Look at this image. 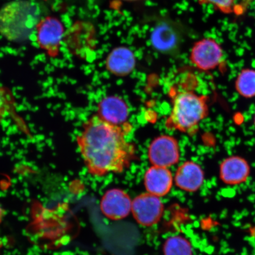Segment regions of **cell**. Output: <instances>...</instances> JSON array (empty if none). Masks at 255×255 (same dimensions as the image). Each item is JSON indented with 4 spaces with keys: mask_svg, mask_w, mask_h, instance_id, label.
<instances>
[{
    "mask_svg": "<svg viewBox=\"0 0 255 255\" xmlns=\"http://www.w3.org/2000/svg\"><path fill=\"white\" fill-rule=\"evenodd\" d=\"M70 52L80 58H87L95 47V30L94 25L87 21H78L65 31L64 37Z\"/></svg>",
    "mask_w": 255,
    "mask_h": 255,
    "instance_id": "4",
    "label": "cell"
},
{
    "mask_svg": "<svg viewBox=\"0 0 255 255\" xmlns=\"http://www.w3.org/2000/svg\"><path fill=\"white\" fill-rule=\"evenodd\" d=\"M173 108L165 121L169 130H177L193 135L199 128L201 121L208 116L207 98L189 91L172 90Z\"/></svg>",
    "mask_w": 255,
    "mask_h": 255,
    "instance_id": "3",
    "label": "cell"
},
{
    "mask_svg": "<svg viewBox=\"0 0 255 255\" xmlns=\"http://www.w3.org/2000/svg\"><path fill=\"white\" fill-rule=\"evenodd\" d=\"M205 180V174L199 164L193 161H186L178 168L175 175V182L181 190L194 192L198 190Z\"/></svg>",
    "mask_w": 255,
    "mask_h": 255,
    "instance_id": "14",
    "label": "cell"
},
{
    "mask_svg": "<svg viewBox=\"0 0 255 255\" xmlns=\"http://www.w3.org/2000/svg\"><path fill=\"white\" fill-rule=\"evenodd\" d=\"M207 4H211L218 10L225 14L234 12L236 0H203Z\"/></svg>",
    "mask_w": 255,
    "mask_h": 255,
    "instance_id": "19",
    "label": "cell"
},
{
    "mask_svg": "<svg viewBox=\"0 0 255 255\" xmlns=\"http://www.w3.org/2000/svg\"><path fill=\"white\" fill-rule=\"evenodd\" d=\"M223 50L215 40L206 38L194 44L191 50L190 59L194 66L202 71L214 69L222 61Z\"/></svg>",
    "mask_w": 255,
    "mask_h": 255,
    "instance_id": "8",
    "label": "cell"
},
{
    "mask_svg": "<svg viewBox=\"0 0 255 255\" xmlns=\"http://www.w3.org/2000/svg\"><path fill=\"white\" fill-rule=\"evenodd\" d=\"M164 255H193L190 242L181 236L168 238L163 247Z\"/></svg>",
    "mask_w": 255,
    "mask_h": 255,
    "instance_id": "17",
    "label": "cell"
},
{
    "mask_svg": "<svg viewBox=\"0 0 255 255\" xmlns=\"http://www.w3.org/2000/svg\"><path fill=\"white\" fill-rule=\"evenodd\" d=\"M180 33L174 24L162 22L156 25L152 31V46L159 52L171 53L176 52L181 43Z\"/></svg>",
    "mask_w": 255,
    "mask_h": 255,
    "instance_id": "10",
    "label": "cell"
},
{
    "mask_svg": "<svg viewBox=\"0 0 255 255\" xmlns=\"http://www.w3.org/2000/svg\"><path fill=\"white\" fill-rule=\"evenodd\" d=\"M37 41L41 49L51 57L59 55L65 31L58 18L48 16L41 19L36 27Z\"/></svg>",
    "mask_w": 255,
    "mask_h": 255,
    "instance_id": "5",
    "label": "cell"
},
{
    "mask_svg": "<svg viewBox=\"0 0 255 255\" xmlns=\"http://www.w3.org/2000/svg\"><path fill=\"white\" fill-rule=\"evenodd\" d=\"M131 129L128 123L113 125L97 115L85 123L77 143L89 173L103 177L122 173L130 166L136 158L135 148L126 136Z\"/></svg>",
    "mask_w": 255,
    "mask_h": 255,
    "instance_id": "1",
    "label": "cell"
},
{
    "mask_svg": "<svg viewBox=\"0 0 255 255\" xmlns=\"http://www.w3.org/2000/svg\"><path fill=\"white\" fill-rule=\"evenodd\" d=\"M253 1L254 0H241V1L236 5L235 13L237 14H244Z\"/></svg>",
    "mask_w": 255,
    "mask_h": 255,
    "instance_id": "20",
    "label": "cell"
},
{
    "mask_svg": "<svg viewBox=\"0 0 255 255\" xmlns=\"http://www.w3.org/2000/svg\"><path fill=\"white\" fill-rule=\"evenodd\" d=\"M135 65L134 54L126 47L115 48L106 60L108 71L117 76L128 75L134 69Z\"/></svg>",
    "mask_w": 255,
    "mask_h": 255,
    "instance_id": "15",
    "label": "cell"
},
{
    "mask_svg": "<svg viewBox=\"0 0 255 255\" xmlns=\"http://www.w3.org/2000/svg\"><path fill=\"white\" fill-rule=\"evenodd\" d=\"M4 210L0 206V223L2 222L3 218H4Z\"/></svg>",
    "mask_w": 255,
    "mask_h": 255,
    "instance_id": "21",
    "label": "cell"
},
{
    "mask_svg": "<svg viewBox=\"0 0 255 255\" xmlns=\"http://www.w3.org/2000/svg\"><path fill=\"white\" fill-rule=\"evenodd\" d=\"M254 124H255V118H254Z\"/></svg>",
    "mask_w": 255,
    "mask_h": 255,
    "instance_id": "23",
    "label": "cell"
},
{
    "mask_svg": "<svg viewBox=\"0 0 255 255\" xmlns=\"http://www.w3.org/2000/svg\"><path fill=\"white\" fill-rule=\"evenodd\" d=\"M239 95L246 98L255 97V70L246 69L239 73L235 83Z\"/></svg>",
    "mask_w": 255,
    "mask_h": 255,
    "instance_id": "16",
    "label": "cell"
},
{
    "mask_svg": "<svg viewBox=\"0 0 255 255\" xmlns=\"http://www.w3.org/2000/svg\"><path fill=\"white\" fill-rule=\"evenodd\" d=\"M129 109L126 102L120 97L111 96L104 99L98 105L97 116L115 126L127 123Z\"/></svg>",
    "mask_w": 255,
    "mask_h": 255,
    "instance_id": "12",
    "label": "cell"
},
{
    "mask_svg": "<svg viewBox=\"0 0 255 255\" xmlns=\"http://www.w3.org/2000/svg\"><path fill=\"white\" fill-rule=\"evenodd\" d=\"M148 155L149 160L153 165L168 168L179 161V145L173 136H159L151 143Z\"/></svg>",
    "mask_w": 255,
    "mask_h": 255,
    "instance_id": "7",
    "label": "cell"
},
{
    "mask_svg": "<svg viewBox=\"0 0 255 255\" xmlns=\"http://www.w3.org/2000/svg\"><path fill=\"white\" fill-rule=\"evenodd\" d=\"M173 178L168 168L155 166L148 169L144 175V185L147 192L159 197L170 192Z\"/></svg>",
    "mask_w": 255,
    "mask_h": 255,
    "instance_id": "13",
    "label": "cell"
},
{
    "mask_svg": "<svg viewBox=\"0 0 255 255\" xmlns=\"http://www.w3.org/2000/svg\"><path fill=\"white\" fill-rule=\"evenodd\" d=\"M40 9L29 0H14L0 8V34L13 43L29 39L41 20Z\"/></svg>",
    "mask_w": 255,
    "mask_h": 255,
    "instance_id": "2",
    "label": "cell"
},
{
    "mask_svg": "<svg viewBox=\"0 0 255 255\" xmlns=\"http://www.w3.org/2000/svg\"><path fill=\"white\" fill-rule=\"evenodd\" d=\"M131 212L137 223L149 227L160 221L164 205L159 197L147 192L139 194L132 200Z\"/></svg>",
    "mask_w": 255,
    "mask_h": 255,
    "instance_id": "6",
    "label": "cell"
},
{
    "mask_svg": "<svg viewBox=\"0 0 255 255\" xmlns=\"http://www.w3.org/2000/svg\"><path fill=\"white\" fill-rule=\"evenodd\" d=\"M251 167L248 161L239 156H231L225 159L220 167V177L223 183L238 185L246 181Z\"/></svg>",
    "mask_w": 255,
    "mask_h": 255,
    "instance_id": "11",
    "label": "cell"
},
{
    "mask_svg": "<svg viewBox=\"0 0 255 255\" xmlns=\"http://www.w3.org/2000/svg\"><path fill=\"white\" fill-rule=\"evenodd\" d=\"M124 1H137V0H124Z\"/></svg>",
    "mask_w": 255,
    "mask_h": 255,
    "instance_id": "22",
    "label": "cell"
},
{
    "mask_svg": "<svg viewBox=\"0 0 255 255\" xmlns=\"http://www.w3.org/2000/svg\"><path fill=\"white\" fill-rule=\"evenodd\" d=\"M132 201L124 190L113 189L108 190L102 197L100 209L103 214L113 221L125 219L132 210Z\"/></svg>",
    "mask_w": 255,
    "mask_h": 255,
    "instance_id": "9",
    "label": "cell"
},
{
    "mask_svg": "<svg viewBox=\"0 0 255 255\" xmlns=\"http://www.w3.org/2000/svg\"><path fill=\"white\" fill-rule=\"evenodd\" d=\"M15 101L9 89L0 87V122L15 113Z\"/></svg>",
    "mask_w": 255,
    "mask_h": 255,
    "instance_id": "18",
    "label": "cell"
}]
</instances>
